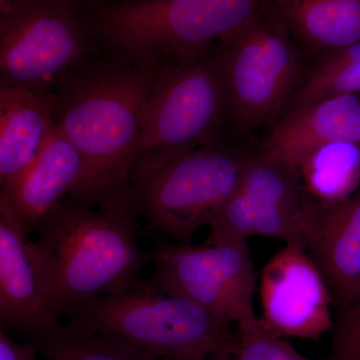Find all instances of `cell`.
I'll return each mask as SVG.
<instances>
[{
	"instance_id": "17",
	"label": "cell",
	"mask_w": 360,
	"mask_h": 360,
	"mask_svg": "<svg viewBox=\"0 0 360 360\" xmlns=\"http://www.w3.org/2000/svg\"><path fill=\"white\" fill-rule=\"evenodd\" d=\"M208 227L205 245L243 243L259 236L283 238L307 248L314 231L309 222L260 202L238 189Z\"/></svg>"
},
{
	"instance_id": "22",
	"label": "cell",
	"mask_w": 360,
	"mask_h": 360,
	"mask_svg": "<svg viewBox=\"0 0 360 360\" xmlns=\"http://www.w3.org/2000/svg\"><path fill=\"white\" fill-rule=\"evenodd\" d=\"M236 324L238 338L231 354L236 360H310L265 328L255 314Z\"/></svg>"
},
{
	"instance_id": "14",
	"label": "cell",
	"mask_w": 360,
	"mask_h": 360,
	"mask_svg": "<svg viewBox=\"0 0 360 360\" xmlns=\"http://www.w3.org/2000/svg\"><path fill=\"white\" fill-rule=\"evenodd\" d=\"M56 92L0 86V184L11 186L56 129Z\"/></svg>"
},
{
	"instance_id": "27",
	"label": "cell",
	"mask_w": 360,
	"mask_h": 360,
	"mask_svg": "<svg viewBox=\"0 0 360 360\" xmlns=\"http://www.w3.org/2000/svg\"><path fill=\"white\" fill-rule=\"evenodd\" d=\"M68 1H70V4H75V6H77V4H80V2L86 1V0H68Z\"/></svg>"
},
{
	"instance_id": "4",
	"label": "cell",
	"mask_w": 360,
	"mask_h": 360,
	"mask_svg": "<svg viewBox=\"0 0 360 360\" xmlns=\"http://www.w3.org/2000/svg\"><path fill=\"white\" fill-rule=\"evenodd\" d=\"M271 0H122L94 23L106 54L158 70L212 51Z\"/></svg>"
},
{
	"instance_id": "18",
	"label": "cell",
	"mask_w": 360,
	"mask_h": 360,
	"mask_svg": "<svg viewBox=\"0 0 360 360\" xmlns=\"http://www.w3.org/2000/svg\"><path fill=\"white\" fill-rule=\"evenodd\" d=\"M238 191L260 202L304 220L314 226L321 210L305 188L300 172L269 155L253 153L241 177Z\"/></svg>"
},
{
	"instance_id": "6",
	"label": "cell",
	"mask_w": 360,
	"mask_h": 360,
	"mask_svg": "<svg viewBox=\"0 0 360 360\" xmlns=\"http://www.w3.org/2000/svg\"><path fill=\"white\" fill-rule=\"evenodd\" d=\"M68 324L124 338L162 360H205L232 354L229 326L191 300L151 290L146 281L118 295L99 296L71 312Z\"/></svg>"
},
{
	"instance_id": "11",
	"label": "cell",
	"mask_w": 360,
	"mask_h": 360,
	"mask_svg": "<svg viewBox=\"0 0 360 360\" xmlns=\"http://www.w3.org/2000/svg\"><path fill=\"white\" fill-rule=\"evenodd\" d=\"M30 233L0 200V326L23 338L58 323L30 246Z\"/></svg>"
},
{
	"instance_id": "25",
	"label": "cell",
	"mask_w": 360,
	"mask_h": 360,
	"mask_svg": "<svg viewBox=\"0 0 360 360\" xmlns=\"http://www.w3.org/2000/svg\"><path fill=\"white\" fill-rule=\"evenodd\" d=\"M16 1L18 0H0V13H1V16L6 15L7 13H11Z\"/></svg>"
},
{
	"instance_id": "8",
	"label": "cell",
	"mask_w": 360,
	"mask_h": 360,
	"mask_svg": "<svg viewBox=\"0 0 360 360\" xmlns=\"http://www.w3.org/2000/svg\"><path fill=\"white\" fill-rule=\"evenodd\" d=\"M225 123L226 90L214 51L163 66L146 103L139 160L217 141Z\"/></svg>"
},
{
	"instance_id": "26",
	"label": "cell",
	"mask_w": 360,
	"mask_h": 360,
	"mask_svg": "<svg viewBox=\"0 0 360 360\" xmlns=\"http://www.w3.org/2000/svg\"><path fill=\"white\" fill-rule=\"evenodd\" d=\"M329 359L330 360H360V354H356L352 355V356L345 357V359H333L329 357Z\"/></svg>"
},
{
	"instance_id": "1",
	"label": "cell",
	"mask_w": 360,
	"mask_h": 360,
	"mask_svg": "<svg viewBox=\"0 0 360 360\" xmlns=\"http://www.w3.org/2000/svg\"><path fill=\"white\" fill-rule=\"evenodd\" d=\"M99 56L56 90V127L84 161L70 198L101 210H134L130 176L155 70Z\"/></svg>"
},
{
	"instance_id": "13",
	"label": "cell",
	"mask_w": 360,
	"mask_h": 360,
	"mask_svg": "<svg viewBox=\"0 0 360 360\" xmlns=\"http://www.w3.org/2000/svg\"><path fill=\"white\" fill-rule=\"evenodd\" d=\"M84 161L77 149L56 127L41 153L20 179L1 187L0 200L13 208L30 234L79 184Z\"/></svg>"
},
{
	"instance_id": "9",
	"label": "cell",
	"mask_w": 360,
	"mask_h": 360,
	"mask_svg": "<svg viewBox=\"0 0 360 360\" xmlns=\"http://www.w3.org/2000/svg\"><path fill=\"white\" fill-rule=\"evenodd\" d=\"M151 290L191 300L231 324L255 314L257 272L246 241L177 245L153 232Z\"/></svg>"
},
{
	"instance_id": "7",
	"label": "cell",
	"mask_w": 360,
	"mask_h": 360,
	"mask_svg": "<svg viewBox=\"0 0 360 360\" xmlns=\"http://www.w3.org/2000/svg\"><path fill=\"white\" fill-rule=\"evenodd\" d=\"M75 7L68 0H18L1 16L0 86L56 92L98 56L94 25Z\"/></svg>"
},
{
	"instance_id": "2",
	"label": "cell",
	"mask_w": 360,
	"mask_h": 360,
	"mask_svg": "<svg viewBox=\"0 0 360 360\" xmlns=\"http://www.w3.org/2000/svg\"><path fill=\"white\" fill-rule=\"evenodd\" d=\"M30 240L52 307L68 317L99 296L118 295L144 283L153 264L142 250L141 226L134 210H101L61 200Z\"/></svg>"
},
{
	"instance_id": "23",
	"label": "cell",
	"mask_w": 360,
	"mask_h": 360,
	"mask_svg": "<svg viewBox=\"0 0 360 360\" xmlns=\"http://www.w3.org/2000/svg\"><path fill=\"white\" fill-rule=\"evenodd\" d=\"M333 331L330 359H341L360 354V303L338 307Z\"/></svg>"
},
{
	"instance_id": "28",
	"label": "cell",
	"mask_w": 360,
	"mask_h": 360,
	"mask_svg": "<svg viewBox=\"0 0 360 360\" xmlns=\"http://www.w3.org/2000/svg\"><path fill=\"white\" fill-rule=\"evenodd\" d=\"M354 303H360V295H359V300H356V302H354Z\"/></svg>"
},
{
	"instance_id": "5",
	"label": "cell",
	"mask_w": 360,
	"mask_h": 360,
	"mask_svg": "<svg viewBox=\"0 0 360 360\" xmlns=\"http://www.w3.org/2000/svg\"><path fill=\"white\" fill-rule=\"evenodd\" d=\"M214 49L236 135L269 127L290 108L307 66L272 0Z\"/></svg>"
},
{
	"instance_id": "15",
	"label": "cell",
	"mask_w": 360,
	"mask_h": 360,
	"mask_svg": "<svg viewBox=\"0 0 360 360\" xmlns=\"http://www.w3.org/2000/svg\"><path fill=\"white\" fill-rule=\"evenodd\" d=\"M307 248L335 291L338 305L356 302L360 295V191L342 202L322 205Z\"/></svg>"
},
{
	"instance_id": "20",
	"label": "cell",
	"mask_w": 360,
	"mask_h": 360,
	"mask_svg": "<svg viewBox=\"0 0 360 360\" xmlns=\"http://www.w3.org/2000/svg\"><path fill=\"white\" fill-rule=\"evenodd\" d=\"M317 202L333 205L352 198L360 179V146L333 142L317 149L298 169Z\"/></svg>"
},
{
	"instance_id": "10",
	"label": "cell",
	"mask_w": 360,
	"mask_h": 360,
	"mask_svg": "<svg viewBox=\"0 0 360 360\" xmlns=\"http://www.w3.org/2000/svg\"><path fill=\"white\" fill-rule=\"evenodd\" d=\"M298 243H286L260 276L259 297L265 328L281 338L317 340L333 330L328 283Z\"/></svg>"
},
{
	"instance_id": "12",
	"label": "cell",
	"mask_w": 360,
	"mask_h": 360,
	"mask_svg": "<svg viewBox=\"0 0 360 360\" xmlns=\"http://www.w3.org/2000/svg\"><path fill=\"white\" fill-rule=\"evenodd\" d=\"M333 142L360 146V97L347 94L286 111L269 127L262 153L302 167L314 151Z\"/></svg>"
},
{
	"instance_id": "3",
	"label": "cell",
	"mask_w": 360,
	"mask_h": 360,
	"mask_svg": "<svg viewBox=\"0 0 360 360\" xmlns=\"http://www.w3.org/2000/svg\"><path fill=\"white\" fill-rule=\"evenodd\" d=\"M252 155L219 139L139 158L130 176V198L146 231L191 245L238 191Z\"/></svg>"
},
{
	"instance_id": "19",
	"label": "cell",
	"mask_w": 360,
	"mask_h": 360,
	"mask_svg": "<svg viewBox=\"0 0 360 360\" xmlns=\"http://www.w3.org/2000/svg\"><path fill=\"white\" fill-rule=\"evenodd\" d=\"M46 360H162L110 333H90L63 321L26 336Z\"/></svg>"
},
{
	"instance_id": "16",
	"label": "cell",
	"mask_w": 360,
	"mask_h": 360,
	"mask_svg": "<svg viewBox=\"0 0 360 360\" xmlns=\"http://www.w3.org/2000/svg\"><path fill=\"white\" fill-rule=\"evenodd\" d=\"M305 56L315 58L360 41V0H272Z\"/></svg>"
},
{
	"instance_id": "21",
	"label": "cell",
	"mask_w": 360,
	"mask_h": 360,
	"mask_svg": "<svg viewBox=\"0 0 360 360\" xmlns=\"http://www.w3.org/2000/svg\"><path fill=\"white\" fill-rule=\"evenodd\" d=\"M360 92V41L316 58L307 68L290 108Z\"/></svg>"
},
{
	"instance_id": "24",
	"label": "cell",
	"mask_w": 360,
	"mask_h": 360,
	"mask_svg": "<svg viewBox=\"0 0 360 360\" xmlns=\"http://www.w3.org/2000/svg\"><path fill=\"white\" fill-rule=\"evenodd\" d=\"M39 349L30 341L18 343L0 330V360H37Z\"/></svg>"
}]
</instances>
